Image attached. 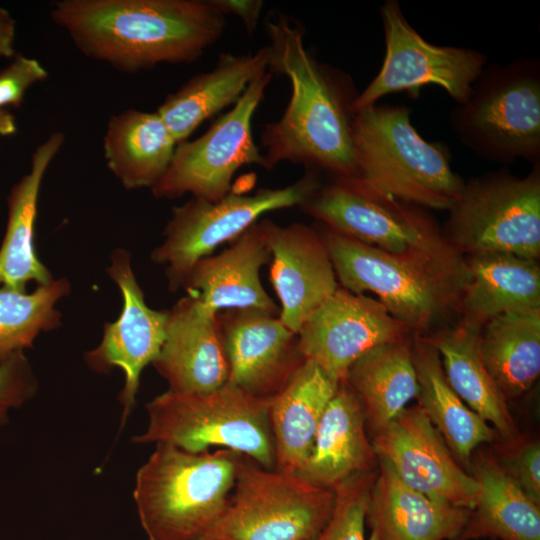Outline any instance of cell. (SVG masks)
<instances>
[{
  "mask_svg": "<svg viewBox=\"0 0 540 540\" xmlns=\"http://www.w3.org/2000/svg\"><path fill=\"white\" fill-rule=\"evenodd\" d=\"M337 382L318 365L305 360L287 384L270 399L269 419L275 469L299 473L305 465L316 430Z\"/></svg>",
  "mask_w": 540,
  "mask_h": 540,
  "instance_id": "obj_25",
  "label": "cell"
},
{
  "mask_svg": "<svg viewBox=\"0 0 540 540\" xmlns=\"http://www.w3.org/2000/svg\"><path fill=\"white\" fill-rule=\"evenodd\" d=\"M122 295V310L114 322L106 323L101 342L84 355L87 366L98 373L120 368L125 376L120 395L122 426L134 407L143 369L152 364L166 336L168 310H154L144 299L131 267V254L115 249L107 268Z\"/></svg>",
  "mask_w": 540,
  "mask_h": 540,
  "instance_id": "obj_16",
  "label": "cell"
},
{
  "mask_svg": "<svg viewBox=\"0 0 540 540\" xmlns=\"http://www.w3.org/2000/svg\"><path fill=\"white\" fill-rule=\"evenodd\" d=\"M492 452L499 467L536 504L540 505V443L536 438L502 441Z\"/></svg>",
  "mask_w": 540,
  "mask_h": 540,
  "instance_id": "obj_35",
  "label": "cell"
},
{
  "mask_svg": "<svg viewBox=\"0 0 540 540\" xmlns=\"http://www.w3.org/2000/svg\"><path fill=\"white\" fill-rule=\"evenodd\" d=\"M353 146V178L379 194L449 210L463 190L448 147L422 138L406 105L376 104L354 113Z\"/></svg>",
  "mask_w": 540,
  "mask_h": 540,
  "instance_id": "obj_3",
  "label": "cell"
},
{
  "mask_svg": "<svg viewBox=\"0 0 540 540\" xmlns=\"http://www.w3.org/2000/svg\"><path fill=\"white\" fill-rule=\"evenodd\" d=\"M480 326L463 321L456 328L425 337L442 357L451 388L484 421L494 426L502 441L519 435L507 401L487 371L480 351Z\"/></svg>",
  "mask_w": 540,
  "mask_h": 540,
  "instance_id": "obj_29",
  "label": "cell"
},
{
  "mask_svg": "<svg viewBox=\"0 0 540 540\" xmlns=\"http://www.w3.org/2000/svg\"><path fill=\"white\" fill-rule=\"evenodd\" d=\"M268 65V46L253 54H220L211 71L189 79L168 95L156 112L178 145L205 120L233 106Z\"/></svg>",
  "mask_w": 540,
  "mask_h": 540,
  "instance_id": "obj_24",
  "label": "cell"
},
{
  "mask_svg": "<svg viewBox=\"0 0 540 540\" xmlns=\"http://www.w3.org/2000/svg\"><path fill=\"white\" fill-rule=\"evenodd\" d=\"M70 288L65 277L39 285L32 292L0 285V363L31 348L41 333L61 326L56 304Z\"/></svg>",
  "mask_w": 540,
  "mask_h": 540,
  "instance_id": "obj_33",
  "label": "cell"
},
{
  "mask_svg": "<svg viewBox=\"0 0 540 540\" xmlns=\"http://www.w3.org/2000/svg\"><path fill=\"white\" fill-rule=\"evenodd\" d=\"M460 141L478 157L540 162V61L486 66L468 100L450 113Z\"/></svg>",
  "mask_w": 540,
  "mask_h": 540,
  "instance_id": "obj_7",
  "label": "cell"
},
{
  "mask_svg": "<svg viewBox=\"0 0 540 540\" xmlns=\"http://www.w3.org/2000/svg\"><path fill=\"white\" fill-rule=\"evenodd\" d=\"M335 504L331 488L240 455L232 496L199 540H311Z\"/></svg>",
  "mask_w": 540,
  "mask_h": 540,
  "instance_id": "obj_8",
  "label": "cell"
},
{
  "mask_svg": "<svg viewBox=\"0 0 540 540\" xmlns=\"http://www.w3.org/2000/svg\"><path fill=\"white\" fill-rule=\"evenodd\" d=\"M271 260L262 219L251 225L222 252L200 259L183 287L206 308L219 313L260 309L279 315V309L260 280Z\"/></svg>",
  "mask_w": 540,
  "mask_h": 540,
  "instance_id": "obj_20",
  "label": "cell"
},
{
  "mask_svg": "<svg viewBox=\"0 0 540 540\" xmlns=\"http://www.w3.org/2000/svg\"><path fill=\"white\" fill-rule=\"evenodd\" d=\"M469 511L411 489L378 459L365 519L368 540H456Z\"/></svg>",
  "mask_w": 540,
  "mask_h": 540,
  "instance_id": "obj_21",
  "label": "cell"
},
{
  "mask_svg": "<svg viewBox=\"0 0 540 540\" xmlns=\"http://www.w3.org/2000/svg\"><path fill=\"white\" fill-rule=\"evenodd\" d=\"M270 399L252 396L229 383L207 393L167 390L146 404L147 427L132 440L195 453L219 447L274 469Z\"/></svg>",
  "mask_w": 540,
  "mask_h": 540,
  "instance_id": "obj_6",
  "label": "cell"
},
{
  "mask_svg": "<svg viewBox=\"0 0 540 540\" xmlns=\"http://www.w3.org/2000/svg\"><path fill=\"white\" fill-rule=\"evenodd\" d=\"M344 381L361 401L370 434L375 433L418 395L411 343L402 338L368 351L350 366Z\"/></svg>",
  "mask_w": 540,
  "mask_h": 540,
  "instance_id": "obj_31",
  "label": "cell"
},
{
  "mask_svg": "<svg viewBox=\"0 0 540 540\" xmlns=\"http://www.w3.org/2000/svg\"><path fill=\"white\" fill-rule=\"evenodd\" d=\"M321 186L318 174L308 170L294 183L262 188L253 193L231 191L218 201L192 197L172 209L164 240L151 260L165 266L172 292L183 287L195 264L232 242L267 212L303 205Z\"/></svg>",
  "mask_w": 540,
  "mask_h": 540,
  "instance_id": "obj_11",
  "label": "cell"
},
{
  "mask_svg": "<svg viewBox=\"0 0 540 540\" xmlns=\"http://www.w3.org/2000/svg\"><path fill=\"white\" fill-rule=\"evenodd\" d=\"M51 17L86 56L128 72L195 61L226 25L209 0H62Z\"/></svg>",
  "mask_w": 540,
  "mask_h": 540,
  "instance_id": "obj_2",
  "label": "cell"
},
{
  "mask_svg": "<svg viewBox=\"0 0 540 540\" xmlns=\"http://www.w3.org/2000/svg\"><path fill=\"white\" fill-rule=\"evenodd\" d=\"M229 366L227 383L258 398L276 395L305 361L298 335L260 309L218 313Z\"/></svg>",
  "mask_w": 540,
  "mask_h": 540,
  "instance_id": "obj_17",
  "label": "cell"
},
{
  "mask_svg": "<svg viewBox=\"0 0 540 540\" xmlns=\"http://www.w3.org/2000/svg\"><path fill=\"white\" fill-rule=\"evenodd\" d=\"M469 472L478 483V496L456 540H540V505L504 473L492 452L472 456Z\"/></svg>",
  "mask_w": 540,
  "mask_h": 540,
  "instance_id": "obj_27",
  "label": "cell"
},
{
  "mask_svg": "<svg viewBox=\"0 0 540 540\" xmlns=\"http://www.w3.org/2000/svg\"><path fill=\"white\" fill-rule=\"evenodd\" d=\"M419 385L417 398L453 456L470 470L473 451L499 438L497 432L472 411L447 382L440 356L425 337L411 343Z\"/></svg>",
  "mask_w": 540,
  "mask_h": 540,
  "instance_id": "obj_28",
  "label": "cell"
},
{
  "mask_svg": "<svg viewBox=\"0 0 540 540\" xmlns=\"http://www.w3.org/2000/svg\"><path fill=\"white\" fill-rule=\"evenodd\" d=\"M337 281L354 294L371 292L405 328L423 331L461 301L467 267L393 255L339 234L318 230Z\"/></svg>",
  "mask_w": 540,
  "mask_h": 540,
  "instance_id": "obj_5",
  "label": "cell"
},
{
  "mask_svg": "<svg viewBox=\"0 0 540 540\" xmlns=\"http://www.w3.org/2000/svg\"><path fill=\"white\" fill-rule=\"evenodd\" d=\"M176 146L156 111L128 109L112 116L103 138L107 167L127 190L151 189L169 167Z\"/></svg>",
  "mask_w": 540,
  "mask_h": 540,
  "instance_id": "obj_30",
  "label": "cell"
},
{
  "mask_svg": "<svg viewBox=\"0 0 540 540\" xmlns=\"http://www.w3.org/2000/svg\"><path fill=\"white\" fill-rule=\"evenodd\" d=\"M484 365L507 400L519 397L540 373V310L506 313L480 332Z\"/></svg>",
  "mask_w": 540,
  "mask_h": 540,
  "instance_id": "obj_32",
  "label": "cell"
},
{
  "mask_svg": "<svg viewBox=\"0 0 540 540\" xmlns=\"http://www.w3.org/2000/svg\"><path fill=\"white\" fill-rule=\"evenodd\" d=\"M38 382L24 352H17L0 363V426L9 412L19 408L37 392Z\"/></svg>",
  "mask_w": 540,
  "mask_h": 540,
  "instance_id": "obj_36",
  "label": "cell"
},
{
  "mask_svg": "<svg viewBox=\"0 0 540 540\" xmlns=\"http://www.w3.org/2000/svg\"><path fill=\"white\" fill-rule=\"evenodd\" d=\"M16 120L6 109H0V136L12 135L16 132Z\"/></svg>",
  "mask_w": 540,
  "mask_h": 540,
  "instance_id": "obj_40",
  "label": "cell"
},
{
  "mask_svg": "<svg viewBox=\"0 0 540 540\" xmlns=\"http://www.w3.org/2000/svg\"><path fill=\"white\" fill-rule=\"evenodd\" d=\"M406 331L378 300L339 287L312 313L297 335L304 359L340 383L358 358L404 338Z\"/></svg>",
  "mask_w": 540,
  "mask_h": 540,
  "instance_id": "obj_15",
  "label": "cell"
},
{
  "mask_svg": "<svg viewBox=\"0 0 540 540\" xmlns=\"http://www.w3.org/2000/svg\"><path fill=\"white\" fill-rule=\"evenodd\" d=\"M445 231L457 252L540 256V162L524 177L501 169L464 183Z\"/></svg>",
  "mask_w": 540,
  "mask_h": 540,
  "instance_id": "obj_10",
  "label": "cell"
},
{
  "mask_svg": "<svg viewBox=\"0 0 540 540\" xmlns=\"http://www.w3.org/2000/svg\"><path fill=\"white\" fill-rule=\"evenodd\" d=\"M271 78L270 71L260 74L203 135L176 146L169 167L151 188L154 197L174 199L189 193L194 198L218 201L232 191V178L242 166L264 167L251 123Z\"/></svg>",
  "mask_w": 540,
  "mask_h": 540,
  "instance_id": "obj_13",
  "label": "cell"
},
{
  "mask_svg": "<svg viewBox=\"0 0 540 540\" xmlns=\"http://www.w3.org/2000/svg\"><path fill=\"white\" fill-rule=\"evenodd\" d=\"M371 438L377 458L406 486L447 505L467 510L475 507L477 481L456 462L419 405L405 408Z\"/></svg>",
  "mask_w": 540,
  "mask_h": 540,
  "instance_id": "obj_14",
  "label": "cell"
},
{
  "mask_svg": "<svg viewBox=\"0 0 540 540\" xmlns=\"http://www.w3.org/2000/svg\"><path fill=\"white\" fill-rule=\"evenodd\" d=\"M239 453L157 444L136 474L133 497L149 540H199L225 510Z\"/></svg>",
  "mask_w": 540,
  "mask_h": 540,
  "instance_id": "obj_4",
  "label": "cell"
},
{
  "mask_svg": "<svg viewBox=\"0 0 540 540\" xmlns=\"http://www.w3.org/2000/svg\"><path fill=\"white\" fill-rule=\"evenodd\" d=\"M65 141L62 132L49 135L32 154L29 171L15 183L7 196V225L0 245V285L26 291L54 278L40 261L35 248V224L43 177Z\"/></svg>",
  "mask_w": 540,
  "mask_h": 540,
  "instance_id": "obj_23",
  "label": "cell"
},
{
  "mask_svg": "<svg viewBox=\"0 0 540 540\" xmlns=\"http://www.w3.org/2000/svg\"><path fill=\"white\" fill-rule=\"evenodd\" d=\"M300 207L329 229L384 252L466 265L422 207L379 194L354 178H334Z\"/></svg>",
  "mask_w": 540,
  "mask_h": 540,
  "instance_id": "obj_9",
  "label": "cell"
},
{
  "mask_svg": "<svg viewBox=\"0 0 540 540\" xmlns=\"http://www.w3.org/2000/svg\"><path fill=\"white\" fill-rule=\"evenodd\" d=\"M222 14H233L239 17L249 33L255 31L263 1L261 0H209Z\"/></svg>",
  "mask_w": 540,
  "mask_h": 540,
  "instance_id": "obj_38",
  "label": "cell"
},
{
  "mask_svg": "<svg viewBox=\"0 0 540 540\" xmlns=\"http://www.w3.org/2000/svg\"><path fill=\"white\" fill-rule=\"evenodd\" d=\"M376 473L377 469L353 475L333 488L335 504L332 514L311 540H366L367 504Z\"/></svg>",
  "mask_w": 540,
  "mask_h": 540,
  "instance_id": "obj_34",
  "label": "cell"
},
{
  "mask_svg": "<svg viewBox=\"0 0 540 540\" xmlns=\"http://www.w3.org/2000/svg\"><path fill=\"white\" fill-rule=\"evenodd\" d=\"M170 391L207 393L225 385L229 366L218 313L187 295L168 310L166 336L152 363Z\"/></svg>",
  "mask_w": 540,
  "mask_h": 540,
  "instance_id": "obj_19",
  "label": "cell"
},
{
  "mask_svg": "<svg viewBox=\"0 0 540 540\" xmlns=\"http://www.w3.org/2000/svg\"><path fill=\"white\" fill-rule=\"evenodd\" d=\"M46 69L34 58L17 55L0 70V109L6 106L19 107L27 90L45 80Z\"/></svg>",
  "mask_w": 540,
  "mask_h": 540,
  "instance_id": "obj_37",
  "label": "cell"
},
{
  "mask_svg": "<svg viewBox=\"0 0 540 540\" xmlns=\"http://www.w3.org/2000/svg\"><path fill=\"white\" fill-rule=\"evenodd\" d=\"M271 252L269 279L280 301L279 318L298 334L312 313L338 288L318 230L302 223L262 219Z\"/></svg>",
  "mask_w": 540,
  "mask_h": 540,
  "instance_id": "obj_18",
  "label": "cell"
},
{
  "mask_svg": "<svg viewBox=\"0 0 540 540\" xmlns=\"http://www.w3.org/2000/svg\"><path fill=\"white\" fill-rule=\"evenodd\" d=\"M15 21L10 13L0 7V57L15 55Z\"/></svg>",
  "mask_w": 540,
  "mask_h": 540,
  "instance_id": "obj_39",
  "label": "cell"
},
{
  "mask_svg": "<svg viewBox=\"0 0 540 540\" xmlns=\"http://www.w3.org/2000/svg\"><path fill=\"white\" fill-rule=\"evenodd\" d=\"M377 466L361 401L342 381L325 407L310 455L298 474L333 489L349 477L374 471Z\"/></svg>",
  "mask_w": 540,
  "mask_h": 540,
  "instance_id": "obj_22",
  "label": "cell"
},
{
  "mask_svg": "<svg viewBox=\"0 0 540 540\" xmlns=\"http://www.w3.org/2000/svg\"><path fill=\"white\" fill-rule=\"evenodd\" d=\"M379 12L385 57L378 74L355 98L353 113L376 105L389 94L405 92L418 99L421 89L431 85L442 88L457 105L464 104L487 66V55L426 41L408 22L397 0H386Z\"/></svg>",
  "mask_w": 540,
  "mask_h": 540,
  "instance_id": "obj_12",
  "label": "cell"
},
{
  "mask_svg": "<svg viewBox=\"0 0 540 540\" xmlns=\"http://www.w3.org/2000/svg\"><path fill=\"white\" fill-rule=\"evenodd\" d=\"M462 293L465 321L482 327L490 319L540 310L537 260L507 253L473 255Z\"/></svg>",
  "mask_w": 540,
  "mask_h": 540,
  "instance_id": "obj_26",
  "label": "cell"
},
{
  "mask_svg": "<svg viewBox=\"0 0 540 540\" xmlns=\"http://www.w3.org/2000/svg\"><path fill=\"white\" fill-rule=\"evenodd\" d=\"M271 73L291 85L282 116L261 132L264 168L287 161L333 178H353V102L358 93L351 77L319 62L306 49L302 29L282 14L267 19Z\"/></svg>",
  "mask_w": 540,
  "mask_h": 540,
  "instance_id": "obj_1",
  "label": "cell"
}]
</instances>
